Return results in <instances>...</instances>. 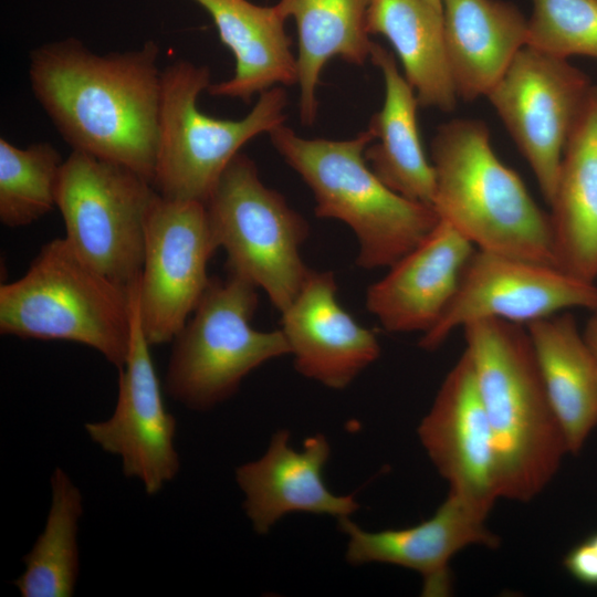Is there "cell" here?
Instances as JSON below:
<instances>
[{
	"label": "cell",
	"mask_w": 597,
	"mask_h": 597,
	"mask_svg": "<svg viewBox=\"0 0 597 597\" xmlns=\"http://www.w3.org/2000/svg\"><path fill=\"white\" fill-rule=\"evenodd\" d=\"M158 61L153 40L101 55L67 38L31 51L30 86L72 150L124 165L153 182L163 94Z\"/></svg>",
	"instance_id": "1"
},
{
	"label": "cell",
	"mask_w": 597,
	"mask_h": 597,
	"mask_svg": "<svg viewBox=\"0 0 597 597\" xmlns=\"http://www.w3.org/2000/svg\"><path fill=\"white\" fill-rule=\"evenodd\" d=\"M462 328L492 431L499 495L528 502L547 486L568 450L527 328L500 318Z\"/></svg>",
	"instance_id": "2"
},
{
	"label": "cell",
	"mask_w": 597,
	"mask_h": 597,
	"mask_svg": "<svg viewBox=\"0 0 597 597\" xmlns=\"http://www.w3.org/2000/svg\"><path fill=\"white\" fill-rule=\"evenodd\" d=\"M431 158L433 208L441 220L476 249L556 265L549 214L496 157L483 122L442 125L432 139Z\"/></svg>",
	"instance_id": "3"
},
{
	"label": "cell",
	"mask_w": 597,
	"mask_h": 597,
	"mask_svg": "<svg viewBox=\"0 0 597 597\" xmlns=\"http://www.w3.org/2000/svg\"><path fill=\"white\" fill-rule=\"evenodd\" d=\"M268 135L311 189L315 214L343 221L354 231L358 266H391L439 223L432 206L400 196L370 169L364 156L374 140L368 127L345 140L304 138L285 124Z\"/></svg>",
	"instance_id": "4"
},
{
	"label": "cell",
	"mask_w": 597,
	"mask_h": 597,
	"mask_svg": "<svg viewBox=\"0 0 597 597\" xmlns=\"http://www.w3.org/2000/svg\"><path fill=\"white\" fill-rule=\"evenodd\" d=\"M0 333L80 343L119 369L130 343L132 290L56 238L41 248L22 277L1 284Z\"/></svg>",
	"instance_id": "5"
},
{
	"label": "cell",
	"mask_w": 597,
	"mask_h": 597,
	"mask_svg": "<svg viewBox=\"0 0 597 597\" xmlns=\"http://www.w3.org/2000/svg\"><path fill=\"white\" fill-rule=\"evenodd\" d=\"M211 84L207 65L178 60L163 70L159 144L154 187L169 199L206 202L249 140L284 124L287 94L274 86L240 119L214 118L197 101Z\"/></svg>",
	"instance_id": "6"
},
{
	"label": "cell",
	"mask_w": 597,
	"mask_h": 597,
	"mask_svg": "<svg viewBox=\"0 0 597 597\" xmlns=\"http://www.w3.org/2000/svg\"><path fill=\"white\" fill-rule=\"evenodd\" d=\"M258 287L242 276L210 277L185 326L172 339L166 392L205 411L231 397L243 378L262 364L291 354L282 329L256 331L251 321Z\"/></svg>",
	"instance_id": "7"
},
{
	"label": "cell",
	"mask_w": 597,
	"mask_h": 597,
	"mask_svg": "<svg viewBox=\"0 0 597 597\" xmlns=\"http://www.w3.org/2000/svg\"><path fill=\"white\" fill-rule=\"evenodd\" d=\"M218 248L227 252L228 271L262 289L284 311L308 272L301 248L307 221L259 177L254 161L239 153L205 202Z\"/></svg>",
	"instance_id": "8"
},
{
	"label": "cell",
	"mask_w": 597,
	"mask_h": 597,
	"mask_svg": "<svg viewBox=\"0 0 597 597\" xmlns=\"http://www.w3.org/2000/svg\"><path fill=\"white\" fill-rule=\"evenodd\" d=\"M157 193L137 171L72 150L56 195L66 241L98 272L130 287L142 273L146 222Z\"/></svg>",
	"instance_id": "9"
},
{
	"label": "cell",
	"mask_w": 597,
	"mask_h": 597,
	"mask_svg": "<svg viewBox=\"0 0 597 597\" xmlns=\"http://www.w3.org/2000/svg\"><path fill=\"white\" fill-rule=\"evenodd\" d=\"M568 308L597 311L594 281L556 265L474 249L453 296L434 325L422 334L419 346L434 350L452 332L473 321L500 318L528 324Z\"/></svg>",
	"instance_id": "10"
},
{
	"label": "cell",
	"mask_w": 597,
	"mask_h": 597,
	"mask_svg": "<svg viewBox=\"0 0 597 597\" xmlns=\"http://www.w3.org/2000/svg\"><path fill=\"white\" fill-rule=\"evenodd\" d=\"M218 249L206 206L157 193L146 222L138 282L142 328L150 346L172 342L201 300Z\"/></svg>",
	"instance_id": "11"
},
{
	"label": "cell",
	"mask_w": 597,
	"mask_h": 597,
	"mask_svg": "<svg viewBox=\"0 0 597 597\" xmlns=\"http://www.w3.org/2000/svg\"><path fill=\"white\" fill-rule=\"evenodd\" d=\"M591 84L567 62L525 45L486 95L531 166L545 200Z\"/></svg>",
	"instance_id": "12"
},
{
	"label": "cell",
	"mask_w": 597,
	"mask_h": 597,
	"mask_svg": "<svg viewBox=\"0 0 597 597\" xmlns=\"http://www.w3.org/2000/svg\"><path fill=\"white\" fill-rule=\"evenodd\" d=\"M138 282L132 290V335L128 355L118 369V395L112 416L86 422L93 442L122 460L127 478L142 482L148 495L158 493L180 469L175 447L177 422L167 411L160 381L140 322Z\"/></svg>",
	"instance_id": "13"
},
{
	"label": "cell",
	"mask_w": 597,
	"mask_h": 597,
	"mask_svg": "<svg viewBox=\"0 0 597 597\" xmlns=\"http://www.w3.org/2000/svg\"><path fill=\"white\" fill-rule=\"evenodd\" d=\"M418 436L449 492L489 515L500 498L495 450L467 349L446 376Z\"/></svg>",
	"instance_id": "14"
},
{
	"label": "cell",
	"mask_w": 597,
	"mask_h": 597,
	"mask_svg": "<svg viewBox=\"0 0 597 597\" xmlns=\"http://www.w3.org/2000/svg\"><path fill=\"white\" fill-rule=\"evenodd\" d=\"M488 515L449 492L431 517L400 530L368 532L349 517L338 520L347 535L346 559L353 566L386 563L416 570L425 596L452 591L450 561L471 545L495 548L500 538L486 526Z\"/></svg>",
	"instance_id": "15"
},
{
	"label": "cell",
	"mask_w": 597,
	"mask_h": 597,
	"mask_svg": "<svg viewBox=\"0 0 597 597\" xmlns=\"http://www.w3.org/2000/svg\"><path fill=\"white\" fill-rule=\"evenodd\" d=\"M332 271L310 270L300 292L282 311V332L295 369L331 389L346 388L380 355L375 333L337 302Z\"/></svg>",
	"instance_id": "16"
},
{
	"label": "cell",
	"mask_w": 597,
	"mask_h": 597,
	"mask_svg": "<svg viewBox=\"0 0 597 597\" xmlns=\"http://www.w3.org/2000/svg\"><path fill=\"white\" fill-rule=\"evenodd\" d=\"M331 447L323 433L308 437L301 451L291 446L289 430L276 431L258 460L235 469L245 499L243 509L253 530L266 534L284 515L304 512L349 517L359 509L354 495L332 493L323 480Z\"/></svg>",
	"instance_id": "17"
},
{
	"label": "cell",
	"mask_w": 597,
	"mask_h": 597,
	"mask_svg": "<svg viewBox=\"0 0 597 597\" xmlns=\"http://www.w3.org/2000/svg\"><path fill=\"white\" fill-rule=\"evenodd\" d=\"M474 245L448 222L436 228L366 292V307L384 329L429 331L458 285Z\"/></svg>",
	"instance_id": "18"
},
{
	"label": "cell",
	"mask_w": 597,
	"mask_h": 597,
	"mask_svg": "<svg viewBox=\"0 0 597 597\" xmlns=\"http://www.w3.org/2000/svg\"><path fill=\"white\" fill-rule=\"evenodd\" d=\"M556 265L597 277V85H591L565 146L548 203Z\"/></svg>",
	"instance_id": "19"
},
{
	"label": "cell",
	"mask_w": 597,
	"mask_h": 597,
	"mask_svg": "<svg viewBox=\"0 0 597 597\" xmlns=\"http://www.w3.org/2000/svg\"><path fill=\"white\" fill-rule=\"evenodd\" d=\"M442 13L457 95L464 101L486 96L526 45L528 21L499 0H443Z\"/></svg>",
	"instance_id": "20"
},
{
	"label": "cell",
	"mask_w": 597,
	"mask_h": 597,
	"mask_svg": "<svg viewBox=\"0 0 597 597\" xmlns=\"http://www.w3.org/2000/svg\"><path fill=\"white\" fill-rule=\"evenodd\" d=\"M193 1L211 15L221 42L235 60L233 75L211 83L207 88L210 95L249 103L271 87L296 84V56L275 6L248 0Z\"/></svg>",
	"instance_id": "21"
},
{
	"label": "cell",
	"mask_w": 597,
	"mask_h": 597,
	"mask_svg": "<svg viewBox=\"0 0 597 597\" xmlns=\"http://www.w3.org/2000/svg\"><path fill=\"white\" fill-rule=\"evenodd\" d=\"M369 59L381 72L385 97L368 124L374 140L365 149V159L388 188L433 207L436 174L419 135L416 92L390 51L374 42Z\"/></svg>",
	"instance_id": "22"
},
{
	"label": "cell",
	"mask_w": 597,
	"mask_h": 597,
	"mask_svg": "<svg viewBox=\"0 0 597 597\" xmlns=\"http://www.w3.org/2000/svg\"><path fill=\"white\" fill-rule=\"evenodd\" d=\"M526 328L568 453L577 454L597 427V373L591 353L570 313L546 316Z\"/></svg>",
	"instance_id": "23"
},
{
	"label": "cell",
	"mask_w": 597,
	"mask_h": 597,
	"mask_svg": "<svg viewBox=\"0 0 597 597\" xmlns=\"http://www.w3.org/2000/svg\"><path fill=\"white\" fill-rule=\"evenodd\" d=\"M370 0H280L281 17L293 18L297 29L296 55L300 119L312 125L317 117V88L326 63L339 57L362 66L370 56L368 9Z\"/></svg>",
	"instance_id": "24"
},
{
	"label": "cell",
	"mask_w": 597,
	"mask_h": 597,
	"mask_svg": "<svg viewBox=\"0 0 597 597\" xmlns=\"http://www.w3.org/2000/svg\"><path fill=\"white\" fill-rule=\"evenodd\" d=\"M369 34L388 39L423 107L454 108L457 91L444 42L442 10L426 0H370Z\"/></svg>",
	"instance_id": "25"
},
{
	"label": "cell",
	"mask_w": 597,
	"mask_h": 597,
	"mask_svg": "<svg viewBox=\"0 0 597 597\" xmlns=\"http://www.w3.org/2000/svg\"><path fill=\"white\" fill-rule=\"evenodd\" d=\"M51 494L45 526L22 558L24 572L13 582L22 597H70L75 591L83 498L69 474L59 467L51 475Z\"/></svg>",
	"instance_id": "26"
},
{
	"label": "cell",
	"mask_w": 597,
	"mask_h": 597,
	"mask_svg": "<svg viewBox=\"0 0 597 597\" xmlns=\"http://www.w3.org/2000/svg\"><path fill=\"white\" fill-rule=\"evenodd\" d=\"M64 160L48 142L20 148L0 138V221L29 226L54 207Z\"/></svg>",
	"instance_id": "27"
},
{
	"label": "cell",
	"mask_w": 597,
	"mask_h": 597,
	"mask_svg": "<svg viewBox=\"0 0 597 597\" xmlns=\"http://www.w3.org/2000/svg\"><path fill=\"white\" fill-rule=\"evenodd\" d=\"M526 45L567 59H597V0H533Z\"/></svg>",
	"instance_id": "28"
},
{
	"label": "cell",
	"mask_w": 597,
	"mask_h": 597,
	"mask_svg": "<svg viewBox=\"0 0 597 597\" xmlns=\"http://www.w3.org/2000/svg\"><path fill=\"white\" fill-rule=\"evenodd\" d=\"M563 564L575 580L597 587V531L572 547Z\"/></svg>",
	"instance_id": "29"
},
{
	"label": "cell",
	"mask_w": 597,
	"mask_h": 597,
	"mask_svg": "<svg viewBox=\"0 0 597 597\" xmlns=\"http://www.w3.org/2000/svg\"><path fill=\"white\" fill-rule=\"evenodd\" d=\"M583 335L591 353L597 373V311H594L589 317Z\"/></svg>",
	"instance_id": "30"
},
{
	"label": "cell",
	"mask_w": 597,
	"mask_h": 597,
	"mask_svg": "<svg viewBox=\"0 0 597 597\" xmlns=\"http://www.w3.org/2000/svg\"><path fill=\"white\" fill-rule=\"evenodd\" d=\"M426 1H428L430 4H432L437 9L442 10V1L443 0H426Z\"/></svg>",
	"instance_id": "31"
}]
</instances>
